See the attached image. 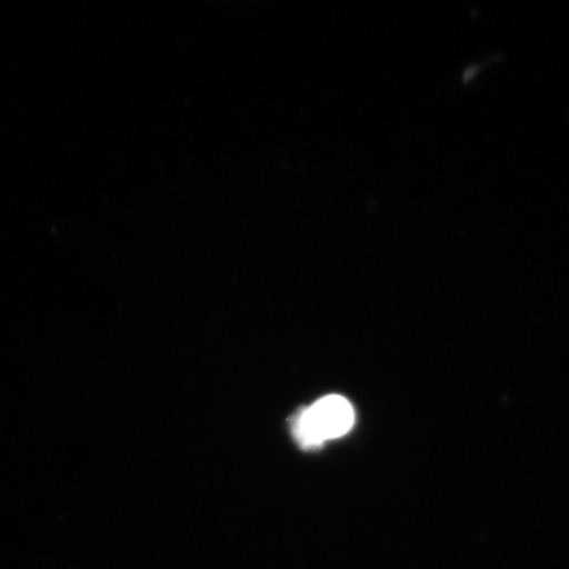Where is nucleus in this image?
Masks as SVG:
<instances>
[{
  "instance_id": "obj_1",
  "label": "nucleus",
  "mask_w": 569,
  "mask_h": 569,
  "mask_svg": "<svg viewBox=\"0 0 569 569\" xmlns=\"http://www.w3.org/2000/svg\"><path fill=\"white\" fill-rule=\"evenodd\" d=\"M355 425V410L347 399L328 396L299 415L295 422V436L305 447H320L350 432Z\"/></svg>"
}]
</instances>
